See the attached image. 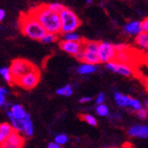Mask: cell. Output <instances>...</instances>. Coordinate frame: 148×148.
Here are the masks:
<instances>
[{"label":"cell","mask_w":148,"mask_h":148,"mask_svg":"<svg viewBox=\"0 0 148 148\" xmlns=\"http://www.w3.org/2000/svg\"><path fill=\"white\" fill-rule=\"evenodd\" d=\"M47 148H64V147L61 146V145H57V144H56L55 142H51V143L48 144Z\"/></svg>","instance_id":"34"},{"label":"cell","mask_w":148,"mask_h":148,"mask_svg":"<svg viewBox=\"0 0 148 148\" xmlns=\"http://www.w3.org/2000/svg\"><path fill=\"white\" fill-rule=\"evenodd\" d=\"M6 115H7V117H8L9 119V124L11 125V127L13 128V130L15 132H17V133H23V129H22V125H21V121L20 120H17L16 118H14L11 115H10V112L9 110L6 111Z\"/></svg>","instance_id":"19"},{"label":"cell","mask_w":148,"mask_h":148,"mask_svg":"<svg viewBox=\"0 0 148 148\" xmlns=\"http://www.w3.org/2000/svg\"><path fill=\"white\" fill-rule=\"evenodd\" d=\"M59 17L61 23V33L63 34L76 32L81 25V20L77 14L67 7H65L64 10L59 14Z\"/></svg>","instance_id":"3"},{"label":"cell","mask_w":148,"mask_h":148,"mask_svg":"<svg viewBox=\"0 0 148 148\" xmlns=\"http://www.w3.org/2000/svg\"><path fill=\"white\" fill-rule=\"evenodd\" d=\"M128 135L133 137L142 139L148 138V125H135L128 129Z\"/></svg>","instance_id":"11"},{"label":"cell","mask_w":148,"mask_h":148,"mask_svg":"<svg viewBox=\"0 0 148 148\" xmlns=\"http://www.w3.org/2000/svg\"><path fill=\"white\" fill-rule=\"evenodd\" d=\"M83 44L84 40L82 42H66L62 40L59 42V46H60L61 50L64 51L65 53L73 56H76L79 51L83 50Z\"/></svg>","instance_id":"10"},{"label":"cell","mask_w":148,"mask_h":148,"mask_svg":"<svg viewBox=\"0 0 148 148\" xmlns=\"http://www.w3.org/2000/svg\"><path fill=\"white\" fill-rule=\"evenodd\" d=\"M0 76H1L6 82H8L9 84H12L13 78L11 75V71L8 66H3V67H0Z\"/></svg>","instance_id":"21"},{"label":"cell","mask_w":148,"mask_h":148,"mask_svg":"<svg viewBox=\"0 0 148 148\" xmlns=\"http://www.w3.org/2000/svg\"><path fill=\"white\" fill-rule=\"evenodd\" d=\"M56 94L61 96V97H71L74 94L73 87L69 84H66L61 88H59L56 90Z\"/></svg>","instance_id":"20"},{"label":"cell","mask_w":148,"mask_h":148,"mask_svg":"<svg viewBox=\"0 0 148 148\" xmlns=\"http://www.w3.org/2000/svg\"><path fill=\"white\" fill-rule=\"evenodd\" d=\"M97 70H98V65H93V64L83 62L77 67L76 71L79 75H89V74L94 73Z\"/></svg>","instance_id":"15"},{"label":"cell","mask_w":148,"mask_h":148,"mask_svg":"<svg viewBox=\"0 0 148 148\" xmlns=\"http://www.w3.org/2000/svg\"><path fill=\"white\" fill-rule=\"evenodd\" d=\"M145 109H147V108H148V101H147V99L145 101Z\"/></svg>","instance_id":"39"},{"label":"cell","mask_w":148,"mask_h":148,"mask_svg":"<svg viewBox=\"0 0 148 148\" xmlns=\"http://www.w3.org/2000/svg\"><path fill=\"white\" fill-rule=\"evenodd\" d=\"M6 97L3 95L0 94V108H2L5 104H6Z\"/></svg>","instance_id":"36"},{"label":"cell","mask_w":148,"mask_h":148,"mask_svg":"<svg viewBox=\"0 0 148 148\" xmlns=\"http://www.w3.org/2000/svg\"><path fill=\"white\" fill-rule=\"evenodd\" d=\"M32 16L42 27L47 31V33L59 34L61 33V23L59 14L50 11L47 8L46 5H40L35 6L28 13Z\"/></svg>","instance_id":"1"},{"label":"cell","mask_w":148,"mask_h":148,"mask_svg":"<svg viewBox=\"0 0 148 148\" xmlns=\"http://www.w3.org/2000/svg\"><path fill=\"white\" fill-rule=\"evenodd\" d=\"M21 125H22V129H23V133L26 136L30 137L34 135V124L31 119V116L28 113L26 115V116L21 120Z\"/></svg>","instance_id":"12"},{"label":"cell","mask_w":148,"mask_h":148,"mask_svg":"<svg viewBox=\"0 0 148 148\" xmlns=\"http://www.w3.org/2000/svg\"><path fill=\"white\" fill-rule=\"evenodd\" d=\"M106 67L108 71H113L115 73L119 74L121 76L124 77H131L134 75V71L131 67L130 64L126 63H121L116 61H113L106 63Z\"/></svg>","instance_id":"8"},{"label":"cell","mask_w":148,"mask_h":148,"mask_svg":"<svg viewBox=\"0 0 148 148\" xmlns=\"http://www.w3.org/2000/svg\"><path fill=\"white\" fill-rule=\"evenodd\" d=\"M81 119L84 120L85 122H86L88 125H92V127H97V120L95 116H94L93 115L90 114H85L81 116Z\"/></svg>","instance_id":"24"},{"label":"cell","mask_w":148,"mask_h":148,"mask_svg":"<svg viewBox=\"0 0 148 148\" xmlns=\"http://www.w3.org/2000/svg\"><path fill=\"white\" fill-rule=\"evenodd\" d=\"M128 108H132L133 110H135V111H139L140 109L143 108L144 107H143L142 102L140 101L139 99L131 98L130 101H129V104H128Z\"/></svg>","instance_id":"26"},{"label":"cell","mask_w":148,"mask_h":148,"mask_svg":"<svg viewBox=\"0 0 148 148\" xmlns=\"http://www.w3.org/2000/svg\"><path fill=\"white\" fill-rule=\"evenodd\" d=\"M147 116H148V111L147 109H145V108H141L139 111H137V116L140 118L141 120H145L147 118Z\"/></svg>","instance_id":"29"},{"label":"cell","mask_w":148,"mask_h":148,"mask_svg":"<svg viewBox=\"0 0 148 148\" xmlns=\"http://www.w3.org/2000/svg\"><path fill=\"white\" fill-rule=\"evenodd\" d=\"M19 28L21 33L32 40L41 41L47 34V31L42 25L29 14H22L19 18Z\"/></svg>","instance_id":"2"},{"label":"cell","mask_w":148,"mask_h":148,"mask_svg":"<svg viewBox=\"0 0 148 148\" xmlns=\"http://www.w3.org/2000/svg\"><path fill=\"white\" fill-rule=\"evenodd\" d=\"M92 101V98L91 97H87V96H85V97H82L79 99V102L81 104H85V103L87 102H91Z\"/></svg>","instance_id":"33"},{"label":"cell","mask_w":148,"mask_h":148,"mask_svg":"<svg viewBox=\"0 0 148 148\" xmlns=\"http://www.w3.org/2000/svg\"><path fill=\"white\" fill-rule=\"evenodd\" d=\"M78 61H81V62H83V50L79 51V53L75 56Z\"/></svg>","instance_id":"38"},{"label":"cell","mask_w":148,"mask_h":148,"mask_svg":"<svg viewBox=\"0 0 148 148\" xmlns=\"http://www.w3.org/2000/svg\"><path fill=\"white\" fill-rule=\"evenodd\" d=\"M95 112L100 116H107L109 115V108L105 104L97 105L95 108Z\"/></svg>","instance_id":"27"},{"label":"cell","mask_w":148,"mask_h":148,"mask_svg":"<svg viewBox=\"0 0 148 148\" xmlns=\"http://www.w3.org/2000/svg\"><path fill=\"white\" fill-rule=\"evenodd\" d=\"M105 100H106V95H105V93H104V92H100L97 96V98H95V103H97V105L104 104Z\"/></svg>","instance_id":"31"},{"label":"cell","mask_w":148,"mask_h":148,"mask_svg":"<svg viewBox=\"0 0 148 148\" xmlns=\"http://www.w3.org/2000/svg\"><path fill=\"white\" fill-rule=\"evenodd\" d=\"M141 27H142V32L147 33L148 32V18H145L143 21H141Z\"/></svg>","instance_id":"32"},{"label":"cell","mask_w":148,"mask_h":148,"mask_svg":"<svg viewBox=\"0 0 148 148\" xmlns=\"http://www.w3.org/2000/svg\"><path fill=\"white\" fill-rule=\"evenodd\" d=\"M35 67V66L34 64H32L30 62H28L26 60H24V59H16V60H13L9 66L13 81L16 83L22 76H24L26 72L31 71Z\"/></svg>","instance_id":"4"},{"label":"cell","mask_w":148,"mask_h":148,"mask_svg":"<svg viewBox=\"0 0 148 148\" xmlns=\"http://www.w3.org/2000/svg\"><path fill=\"white\" fill-rule=\"evenodd\" d=\"M124 32L129 35H138L142 33L141 21H131L124 26Z\"/></svg>","instance_id":"13"},{"label":"cell","mask_w":148,"mask_h":148,"mask_svg":"<svg viewBox=\"0 0 148 148\" xmlns=\"http://www.w3.org/2000/svg\"><path fill=\"white\" fill-rule=\"evenodd\" d=\"M98 42L94 41H85L83 44V62L93 65L100 63L97 54Z\"/></svg>","instance_id":"5"},{"label":"cell","mask_w":148,"mask_h":148,"mask_svg":"<svg viewBox=\"0 0 148 148\" xmlns=\"http://www.w3.org/2000/svg\"><path fill=\"white\" fill-rule=\"evenodd\" d=\"M135 43L136 45L142 50H147L148 49V34L142 32L138 35L135 36Z\"/></svg>","instance_id":"18"},{"label":"cell","mask_w":148,"mask_h":148,"mask_svg":"<svg viewBox=\"0 0 148 148\" xmlns=\"http://www.w3.org/2000/svg\"><path fill=\"white\" fill-rule=\"evenodd\" d=\"M97 54L100 63H107L115 60L116 51L115 45L108 42H98Z\"/></svg>","instance_id":"6"},{"label":"cell","mask_w":148,"mask_h":148,"mask_svg":"<svg viewBox=\"0 0 148 148\" xmlns=\"http://www.w3.org/2000/svg\"><path fill=\"white\" fill-rule=\"evenodd\" d=\"M63 41H66V42H82L83 39L81 38V36L76 33H67V34H63Z\"/></svg>","instance_id":"22"},{"label":"cell","mask_w":148,"mask_h":148,"mask_svg":"<svg viewBox=\"0 0 148 148\" xmlns=\"http://www.w3.org/2000/svg\"><path fill=\"white\" fill-rule=\"evenodd\" d=\"M86 3H87V4H92V0H87Z\"/></svg>","instance_id":"40"},{"label":"cell","mask_w":148,"mask_h":148,"mask_svg":"<svg viewBox=\"0 0 148 148\" xmlns=\"http://www.w3.org/2000/svg\"><path fill=\"white\" fill-rule=\"evenodd\" d=\"M115 49L116 53H120V51H126L130 50V47L127 44H117V45H115Z\"/></svg>","instance_id":"30"},{"label":"cell","mask_w":148,"mask_h":148,"mask_svg":"<svg viewBox=\"0 0 148 148\" xmlns=\"http://www.w3.org/2000/svg\"><path fill=\"white\" fill-rule=\"evenodd\" d=\"M13 131L14 130L9 123L4 122L0 124V145L6 141V139L10 136Z\"/></svg>","instance_id":"17"},{"label":"cell","mask_w":148,"mask_h":148,"mask_svg":"<svg viewBox=\"0 0 148 148\" xmlns=\"http://www.w3.org/2000/svg\"><path fill=\"white\" fill-rule=\"evenodd\" d=\"M6 17V11L3 8H0V22H2Z\"/></svg>","instance_id":"37"},{"label":"cell","mask_w":148,"mask_h":148,"mask_svg":"<svg viewBox=\"0 0 148 148\" xmlns=\"http://www.w3.org/2000/svg\"><path fill=\"white\" fill-rule=\"evenodd\" d=\"M0 94L1 95H3V96H6L7 95V94H9V91L6 90V88H4V87H0Z\"/></svg>","instance_id":"35"},{"label":"cell","mask_w":148,"mask_h":148,"mask_svg":"<svg viewBox=\"0 0 148 148\" xmlns=\"http://www.w3.org/2000/svg\"><path fill=\"white\" fill-rule=\"evenodd\" d=\"M54 142L59 145L63 146L64 145H65L68 142V136L65 134H58L55 136L54 138Z\"/></svg>","instance_id":"28"},{"label":"cell","mask_w":148,"mask_h":148,"mask_svg":"<svg viewBox=\"0 0 148 148\" xmlns=\"http://www.w3.org/2000/svg\"><path fill=\"white\" fill-rule=\"evenodd\" d=\"M58 39V34H51V33H47L44 37L41 39V42L44 43H52L54 42H56Z\"/></svg>","instance_id":"25"},{"label":"cell","mask_w":148,"mask_h":148,"mask_svg":"<svg viewBox=\"0 0 148 148\" xmlns=\"http://www.w3.org/2000/svg\"><path fill=\"white\" fill-rule=\"evenodd\" d=\"M24 145V138L21 134L13 131L6 141L0 145V148H22Z\"/></svg>","instance_id":"9"},{"label":"cell","mask_w":148,"mask_h":148,"mask_svg":"<svg viewBox=\"0 0 148 148\" xmlns=\"http://www.w3.org/2000/svg\"><path fill=\"white\" fill-rule=\"evenodd\" d=\"M39 80H40V71L38 68L35 67L31 71L26 72L24 76H22L17 81L16 84L26 88V90H32V88H34L38 84Z\"/></svg>","instance_id":"7"},{"label":"cell","mask_w":148,"mask_h":148,"mask_svg":"<svg viewBox=\"0 0 148 148\" xmlns=\"http://www.w3.org/2000/svg\"><path fill=\"white\" fill-rule=\"evenodd\" d=\"M46 6H47V8L49 9L50 11L54 12V13H56V14H60V13L64 10L65 7L63 4H61V3H57V2L47 4Z\"/></svg>","instance_id":"23"},{"label":"cell","mask_w":148,"mask_h":148,"mask_svg":"<svg viewBox=\"0 0 148 148\" xmlns=\"http://www.w3.org/2000/svg\"><path fill=\"white\" fill-rule=\"evenodd\" d=\"M131 97L128 95H124L119 91H115L114 93V99L117 106L121 108H128V104Z\"/></svg>","instance_id":"16"},{"label":"cell","mask_w":148,"mask_h":148,"mask_svg":"<svg viewBox=\"0 0 148 148\" xmlns=\"http://www.w3.org/2000/svg\"><path fill=\"white\" fill-rule=\"evenodd\" d=\"M10 115L17 120H22L26 116L27 112L25 110L24 107L20 104H13L9 109Z\"/></svg>","instance_id":"14"}]
</instances>
